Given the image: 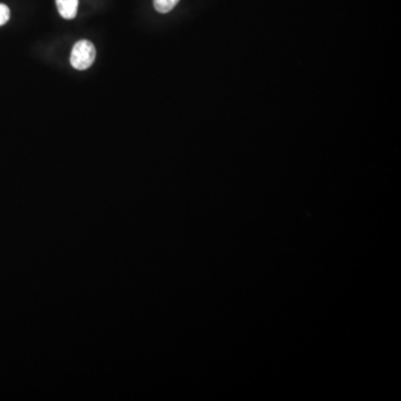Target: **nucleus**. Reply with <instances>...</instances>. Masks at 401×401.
<instances>
[{
	"label": "nucleus",
	"mask_w": 401,
	"mask_h": 401,
	"mask_svg": "<svg viewBox=\"0 0 401 401\" xmlns=\"http://www.w3.org/2000/svg\"><path fill=\"white\" fill-rule=\"evenodd\" d=\"M95 46L89 40H80L73 47L71 55V64L77 71H85L95 62Z\"/></svg>",
	"instance_id": "nucleus-1"
},
{
	"label": "nucleus",
	"mask_w": 401,
	"mask_h": 401,
	"mask_svg": "<svg viewBox=\"0 0 401 401\" xmlns=\"http://www.w3.org/2000/svg\"><path fill=\"white\" fill-rule=\"evenodd\" d=\"M60 16L65 19H74L77 15L78 0H56Z\"/></svg>",
	"instance_id": "nucleus-2"
},
{
	"label": "nucleus",
	"mask_w": 401,
	"mask_h": 401,
	"mask_svg": "<svg viewBox=\"0 0 401 401\" xmlns=\"http://www.w3.org/2000/svg\"><path fill=\"white\" fill-rule=\"evenodd\" d=\"M180 0H153L154 8L160 14H167L171 12L178 5Z\"/></svg>",
	"instance_id": "nucleus-3"
},
{
	"label": "nucleus",
	"mask_w": 401,
	"mask_h": 401,
	"mask_svg": "<svg viewBox=\"0 0 401 401\" xmlns=\"http://www.w3.org/2000/svg\"><path fill=\"white\" fill-rule=\"evenodd\" d=\"M10 18V10L5 3H0V26L7 24Z\"/></svg>",
	"instance_id": "nucleus-4"
}]
</instances>
